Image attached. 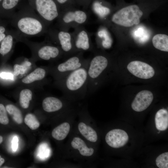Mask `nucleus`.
<instances>
[{
	"instance_id": "bb28decb",
	"label": "nucleus",
	"mask_w": 168,
	"mask_h": 168,
	"mask_svg": "<svg viewBox=\"0 0 168 168\" xmlns=\"http://www.w3.org/2000/svg\"><path fill=\"white\" fill-rule=\"evenodd\" d=\"M25 124L31 129H37L40 126V123L35 116L32 113H28L25 116L24 119Z\"/></svg>"
},
{
	"instance_id": "1a4fd4ad",
	"label": "nucleus",
	"mask_w": 168,
	"mask_h": 168,
	"mask_svg": "<svg viewBox=\"0 0 168 168\" xmlns=\"http://www.w3.org/2000/svg\"><path fill=\"white\" fill-rule=\"evenodd\" d=\"M80 52L68 58L63 62L51 69V72L57 80L88 63L90 58H86Z\"/></svg>"
},
{
	"instance_id": "c9c22d12",
	"label": "nucleus",
	"mask_w": 168,
	"mask_h": 168,
	"mask_svg": "<svg viewBox=\"0 0 168 168\" xmlns=\"http://www.w3.org/2000/svg\"><path fill=\"white\" fill-rule=\"evenodd\" d=\"M5 160L4 158L2 157L0 155V167L4 163Z\"/></svg>"
},
{
	"instance_id": "4468645a",
	"label": "nucleus",
	"mask_w": 168,
	"mask_h": 168,
	"mask_svg": "<svg viewBox=\"0 0 168 168\" xmlns=\"http://www.w3.org/2000/svg\"><path fill=\"white\" fill-rule=\"evenodd\" d=\"M153 99V95L151 91H142L137 94L132 103V108L136 111H142L149 106Z\"/></svg>"
},
{
	"instance_id": "58836bf2",
	"label": "nucleus",
	"mask_w": 168,
	"mask_h": 168,
	"mask_svg": "<svg viewBox=\"0 0 168 168\" xmlns=\"http://www.w3.org/2000/svg\"><path fill=\"white\" fill-rule=\"evenodd\" d=\"M2 0H0V2Z\"/></svg>"
},
{
	"instance_id": "f704fd0d",
	"label": "nucleus",
	"mask_w": 168,
	"mask_h": 168,
	"mask_svg": "<svg viewBox=\"0 0 168 168\" xmlns=\"http://www.w3.org/2000/svg\"><path fill=\"white\" fill-rule=\"evenodd\" d=\"M6 30V28L4 26H0V42L7 35L5 33Z\"/></svg>"
},
{
	"instance_id": "2eb2a0df",
	"label": "nucleus",
	"mask_w": 168,
	"mask_h": 168,
	"mask_svg": "<svg viewBox=\"0 0 168 168\" xmlns=\"http://www.w3.org/2000/svg\"><path fill=\"white\" fill-rule=\"evenodd\" d=\"M96 41L98 46L108 49L112 46L113 40L106 28L101 26L98 29L96 35Z\"/></svg>"
},
{
	"instance_id": "f3484780",
	"label": "nucleus",
	"mask_w": 168,
	"mask_h": 168,
	"mask_svg": "<svg viewBox=\"0 0 168 168\" xmlns=\"http://www.w3.org/2000/svg\"><path fill=\"white\" fill-rule=\"evenodd\" d=\"M42 105L44 111L50 113L60 110L63 107V104L60 99L55 97L49 96L44 99Z\"/></svg>"
},
{
	"instance_id": "4c0bfd02",
	"label": "nucleus",
	"mask_w": 168,
	"mask_h": 168,
	"mask_svg": "<svg viewBox=\"0 0 168 168\" xmlns=\"http://www.w3.org/2000/svg\"><path fill=\"white\" fill-rule=\"evenodd\" d=\"M139 0L142 1H145V0Z\"/></svg>"
},
{
	"instance_id": "e433bc0d",
	"label": "nucleus",
	"mask_w": 168,
	"mask_h": 168,
	"mask_svg": "<svg viewBox=\"0 0 168 168\" xmlns=\"http://www.w3.org/2000/svg\"><path fill=\"white\" fill-rule=\"evenodd\" d=\"M2 141L3 138L2 136H0V144H1L2 142Z\"/></svg>"
},
{
	"instance_id": "412c9836",
	"label": "nucleus",
	"mask_w": 168,
	"mask_h": 168,
	"mask_svg": "<svg viewBox=\"0 0 168 168\" xmlns=\"http://www.w3.org/2000/svg\"><path fill=\"white\" fill-rule=\"evenodd\" d=\"M78 127L80 133L88 140L92 142L97 141V133L91 127L81 122L79 124Z\"/></svg>"
},
{
	"instance_id": "72a5a7b5",
	"label": "nucleus",
	"mask_w": 168,
	"mask_h": 168,
	"mask_svg": "<svg viewBox=\"0 0 168 168\" xmlns=\"http://www.w3.org/2000/svg\"><path fill=\"white\" fill-rule=\"evenodd\" d=\"M18 138L16 136H15L12 141V148L13 151H16L18 147Z\"/></svg>"
},
{
	"instance_id": "6e6552de",
	"label": "nucleus",
	"mask_w": 168,
	"mask_h": 168,
	"mask_svg": "<svg viewBox=\"0 0 168 168\" xmlns=\"http://www.w3.org/2000/svg\"><path fill=\"white\" fill-rule=\"evenodd\" d=\"M30 6L49 26L57 19L60 9L55 0H29Z\"/></svg>"
},
{
	"instance_id": "20e7f679",
	"label": "nucleus",
	"mask_w": 168,
	"mask_h": 168,
	"mask_svg": "<svg viewBox=\"0 0 168 168\" xmlns=\"http://www.w3.org/2000/svg\"><path fill=\"white\" fill-rule=\"evenodd\" d=\"M89 19L88 13L84 10L72 7L60 11L57 18L58 29L69 31L87 23Z\"/></svg>"
},
{
	"instance_id": "f03ea898",
	"label": "nucleus",
	"mask_w": 168,
	"mask_h": 168,
	"mask_svg": "<svg viewBox=\"0 0 168 168\" xmlns=\"http://www.w3.org/2000/svg\"><path fill=\"white\" fill-rule=\"evenodd\" d=\"M89 62L57 80V84L66 95L83 96L87 92Z\"/></svg>"
},
{
	"instance_id": "2f4dec72",
	"label": "nucleus",
	"mask_w": 168,
	"mask_h": 168,
	"mask_svg": "<svg viewBox=\"0 0 168 168\" xmlns=\"http://www.w3.org/2000/svg\"><path fill=\"white\" fill-rule=\"evenodd\" d=\"M77 6L82 7L83 9H87L93 0H75Z\"/></svg>"
},
{
	"instance_id": "a878e982",
	"label": "nucleus",
	"mask_w": 168,
	"mask_h": 168,
	"mask_svg": "<svg viewBox=\"0 0 168 168\" xmlns=\"http://www.w3.org/2000/svg\"><path fill=\"white\" fill-rule=\"evenodd\" d=\"M20 0H3L2 7L12 16L15 13V10Z\"/></svg>"
},
{
	"instance_id": "c756f323",
	"label": "nucleus",
	"mask_w": 168,
	"mask_h": 168,
	"mask_svg": "<svg viewBox=\"0 0 168 168\" xmlns=\"http://www.w3.org/2000/svg\"><path fill=\"white\" fill-rule=\"evenodd\" d=\"M9 120L6 108L2 104H0V123L7 125L9 123Z\"/></svg>"
},
{
	"instance_id": "393cba45",
	"label": "nucleus",
	"mask_w": 168,
	"mask_h": 168,
	"mask_svg": "<svg viewBox=\"0 0 168 168\" xmlns=\"http://www.w3.org/2000/svg\"><path fill=\"white\" fill-rule=\"evenodd\" d=\"M8 113L16 123L21 124L23 121V116L21 111L17 107L12 104H8L6 106Z\"/></svg>"
},
{
	"instance_id": "9b49d317",
	"label": "nucleus",
	"mask_w": 168,
	"mask_h": 168,
	"mask_svg": "<svg viewBox=\"0 0 168 168\" xmlns=\"http://www.w3.org/2000/svg\"><path fill=\"white\" fill-rule=\"evenodd\" d=\"M90 6L92 11L101 22L109 26L112 8L109 3L104 0H93Z\"/></svg>"
},
{
	"instance_id": "39448f33",
	"label": "nucleus",
	"mask_w": 168,
	"mask_h": 168,
	"mask_svg": "<svg viewBox=\"0 0 168 168\" xmlns=\"http://www.w3.org/2000/svg\"><path fill=\"white\" fill-rule=\"evenodd\" d=\"M108 59L103 55L95 54L90 58L87 68V92H92L98 86L100 78L107 68Z\"/></svg>"
},
{
	"instance_id": "5701e85b",
	"label": "nucleus",
	"mask_w": 168,
	"mask_h": 168,
	"mask_svg": "<svg viewBox=\"0 0 168 168\" xmlns=\"http://www.w3.org/2000/svg\"><path fill=\"white\" fill-rule=\"evenodd\" d=\"M70 128V125L68 123H63L53 130L52 132V136L57 140H63L68 134Z\"/></svg>"
},
{
	"instance_id": "0eeeda50",
	"label": "nucleus",
	"mask_w": 168,
	"mask_h": 168,
	"mask_svg": "<svg viewBox=\"0 0 168 168\" xmlns=\"http://www.w3.org/2000/svg\"><path fill=\"white\" fill-rule=\"evenodd\" d=\"M18 40L31 47L35 50L36 55L40 59L51 61L57 59L63 56V53L60 48L56 45H53L49 40L40 43H35L20 35Z\"/></svg>"
},
{
	"instance_id": "473e14b6",
	"label": "nucleus",
	"mask_w": 168,
	"mask_h": 168,
	"mask_svg": "<svg viewBox=\"0 0 168 168\" xmlns=\"http://www.w3.org/2000/svg\"><path fill=\"white\" fill-rule=\"evenodd\" d=\"M0 77L3 79L11 80L13 79V75L10 72H2L0 73Z\"/></svg>"
},
{
	"instance_id": "cd10ccee",
	"label": "nucleus",
	"mask_w": 168,
	"mask_h": 168,
	"mask_svg": "<svg viewBox=\"0 0 168 168\" xmlns=\"http://www.w3.org/2000/svg\"><path fill=\"white\" fill-rule=\"evenodd\" d=\"M156 164L159 168H168V152H165L158 156L156 161Z\"/></svg>"
},
{
	"instance_id": "9d476101",
	"label": "nucleus",
	"mask_w": 168,
	"mask_h": 168,
	"mask_svg": "<svg viewBox=\"0 0 168 168\" xmlns=\"http://www.w3.org/2000/svg\"><path fill=\"white\" fill-rule=\"evenodd\" d=\"M72 32L73 44L77 53L94 51V47L91 39L90 33L83 25L74 29Z\"/></svg>"
},
{
	"instance_id": "aec40b11",
	"label": "nucleus",
	"mask_w": 168,
	"mask_h": 168,
	"mask_svg": "<svg viewBox=\"0 0 168 168\" xmlns=\"http://www.w3.org/2000/svg\"><path fill=\"white\" fill-rule=\"evenodd\" d=\"M47 71L44 68H38L24 77L22 82L24 84H29L36 81H40L45 78Z\"/></svg>"
},
{
	"instance_id": "4be33fe9",
	"label": "nucleus",
	"mask_w": 168,
	"mask_h": 168,
	"mask_svg": "<svg viewBox=\"0 0 168 168\" xmlns=\"http://www.w3.org/2000/svg\"><path fill=\"white\" fill-rule=\"evenodd\" d=\"M152 43L154 47L162 51H168V36L166 34H158L153 36Z\"/></svg>"
},
{
	"instance_id": "ddd939ff",
	"label": "nucleus",
	"mask_w": 168,
	"mask_h": 168,
	"mask_svg": "<svg viewBox=\"0 0 168 168\" xmlns=\"http://www.w3.org/2000/svg\"><path fill=\"white\" fill-rule=\"evenodd\" d=\"M127 133L122 129H114L110 131L106 134L105 140L110 147L119 148L125 145L128 140Z\"/></svg>"
},
{
	"instance_id": "7ed1b4c3",
	"label": "nucleus",
	"mask_w": 168,
	"mask_h": 168,
	"mask_svg": "<svg viewBox=\"0 0 168 168\" xmlns=\"http://www.w3.org/2000/svg\"><path fill=\"white\" fill-rule=\"evenodd\" d=\"M146 3L142 5L130 4L121 8L111 15L109 26L111 24L129 28L139 24L143 14L142 7Z\"/></svg>"
},
{
	"instance_id": "423d86ee",
	"label": "nucleus",
	"mask_w": 168,
	"mask_h": 168,
	"mask_svg": "<svg viewBox=\"0 0 168 168\" xmlns=\"http://www.w3.org/2000/svg\"><path fill=\"white\" fill-rule=\"evenodd\" d=\"M49 41L61 50L65 59L77 54L74 46L72 32L55 29H48L47 33Z\"/></svg>"
},
{
	"instance_id": "7c9ffc66",
	"label": "nucleus",
	"mask_w": 168,
	"mask_h": 168,
	"mask_svg": "<svg viewBox=\"0 0 168 168\" xmlns=\"http://www.w3.org/2000/svg\"><path fill=\"white\" fill-rule=\"evenodd\" d=\"M25 69L23 66L18 64H15L13 66V75L17 76L24 73Z\"/></svg>"
},
{
	"instance_id": "dca6fc26",
	"label": "nucleus",
	"mask_w": 168,
	"mask_h": 168,
	"mask_svg": "<svg viewBox=\"0 0 168 168\" xmlns=\"http://www.w3.org/2000/svg\"><path fill=\"white\" fill-rule=\"evenodd\" d=\"M17 41L18 33L15 30L8 33L2 41L0 54L3 56L8 54L12 50L15 43Z\"/></svg>"
},
{
	"instance_id": "a211bd4d",
	"label": "nucleus",
	"mask_w": 168,
	"mask_h": 168,
	"mask_svg": "<svg viewBox=\"0 0 168 168\" xmlns=\"http://www.w3.org/2000/svg\"><path fill=\"white\" fill-rule=\"evenodd\" d=\"M156 128L160 131L166 130L168 127V112L165 109H161L156 113L155 116Z\"/></svg>"
},
{
	"instance_id": "6ab92c4d",
	"label": "nucleus",
	"mask_w": 168,
	"mask_h": 168,
	"mask_svg": "<svg viewBox=\"0 0 168 168\" xmlns=\"http://www.w3.org/2000/svg\"><path fill=\"white\" fill-rule=\"evenodd\" d=\"M71 145L73 148L77 149L80 154L83 156H91L94 152L93 148L88 147L83 140L79 137L74 138L71 142Z\"/></svg>"
},
{
	"instance_id": "f8f14e48",
	"label": "nucleus",
	"mask_w": 168,
	"mask_h": 168,
	"mask_svg": "<svg viewBox=\"0 0 168 168\" xmlns=\"http://www.w3.org/2000/svg\"><path fill=\"white\" fill-rule=\"evenodd\" d=\"M127 68L131 73L141 79L150 78L155 74V71L151 66L140 61H134L130 62L128 64Z\"/></svg>"
},
{
	"instance_id": "ea45409f",
	"label": "nucleus",
	"mask_w": 168,
	"mask_h": 168,
	"mask_svg": "<svg viewBox=\"0 0 168 168\" xmlns=\"http://www.w3.org/2000/svg\"></svg>"
},
{
	"instance_id": "f257e3e1",
	"label": "nucleus",
	"mask_w": 168,
	"mask_h": 168,
	"mask_svg": "<svg viewBox=\"0 0 168 168\" xmlns=\"http://www.w3.org/2000/svg\"><path fill=\"white\" fill-rule=\"evenodd\" d=\"M12 18L15 30L24 37L40 36L48 30L49 26L30 6L15 12Z\"/></svg>"
},
{
	"instance_id": "c85d7f7f",
	"label": "nucleus",
	"mask_w": 168,
	"mask_h": 168,
	"mask_svg": "<svg viewBox=\"0 0 168 168\" xmlns=\"http://www.w3.org/2000/svg\"><path fill=\"white\" fill-rule=\"evenodd\" d=\"M60 10L77 6L75 0H55Z\"/></svg>"
},
{
	"instance_id": "b1692460",
	"label": "nucleus",
	"mask_w": 168,
	"mask_h": 168,
	"mask_svg": "<svg viewBox=\"0 0 168 168\" xmlns=\"http://www.w3.org/2000/svg\"><path fill=\"white\" fill-rule=\"evenodd\" d=\"M32 91L29 89L22 90L20 92L19 101L20 106L24 109L28 108L32 97Z\"/></svg>"
}]
</instances>
